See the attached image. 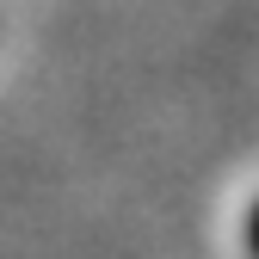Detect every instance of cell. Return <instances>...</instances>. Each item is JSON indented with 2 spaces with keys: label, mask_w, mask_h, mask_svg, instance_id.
<instances>
[{
  "label": "cell",
  "mask_w": 259,
  "mask_h": 259,
  "mask_svg": "<svg viewBox=\"0 0 259 259\" xmlns=\"http://www.w3.org/2000/svg\"><path fill=\"white\" fill-rule=\"evenodd\" d=\"M247 247H253V259H259V204H253V216H247Z\"/></svg>",
  "instance_id": "obj_1"
}]
</instances>
